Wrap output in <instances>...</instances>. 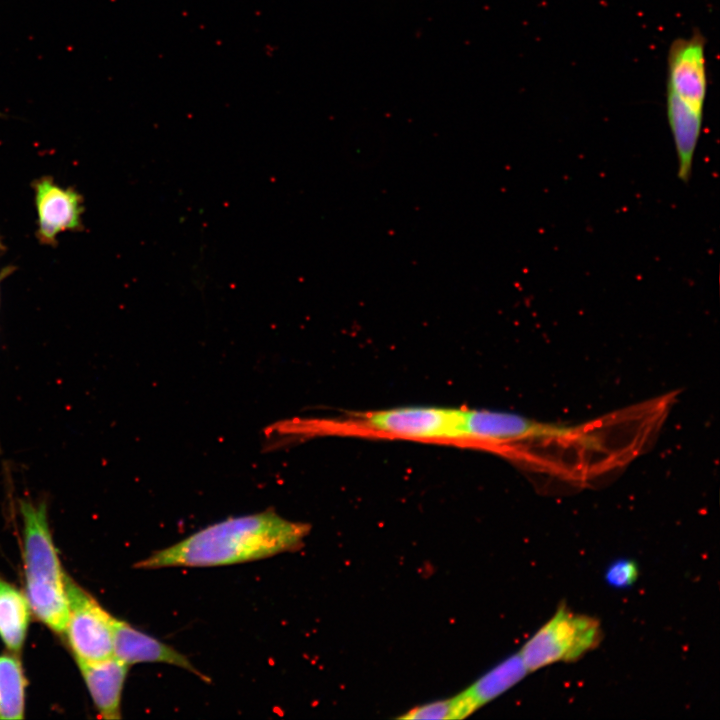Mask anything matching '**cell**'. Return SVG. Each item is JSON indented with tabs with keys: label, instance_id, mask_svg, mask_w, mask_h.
Segmentation results:
<instances>
[{
	"label": "cell",
	"instance_id": "obj_1",
	"mask_svg": "<svg viewBox=\"0 0 720 720\" xmlns=\"http://www.w3.org/2000/svg\"><path fill=\"white\" fill-rule=\"evenodd\" d=\"M308 523L283 518L272 509L230 517L138 561V569L212 567L268 558L299 550Z\"/></svg>",
	"mask_w": 720,
	"mask_h": 720
},
{
	"label": "cell",
	"instance_id": "obj_2",
	"mask_svg": "<svg viewBox=\"0 0 720 720\" xmlns=\"http://www.w3.org/2000/svg\"><path fill=\"white\" fill-rule=\"evenodd\" d=\"M26 599L33 614L52 631L64 633L69 605L66 579L54 546L44 503L20 502Z\"/></svg>",
	"mask_w": 720,
	"mask_h": 720
},
{
	"label": "cell",
	"instance_id": "obj_3",
	"mask_svg": "<svg viewBox=\"0 0 720 720\" xmlns=\"http://www.w3.org/2000/svg\"><path fill=\"white\" fill-rule=\"evenodd\" d=\"M602 640L600 622L559 607L519 651L529 673L558 662H573Z\"/></svg>",
	"mask_w": 720,
	"mask_h": 720
},
{
	"label": "cell",
	"instance_id": "obj_4",
	"mask_svg": "<svg viewBox=\"0 0 720 720\" xmlns=\"http://www.w3.org/2000/svg\"><path fill=\"white\" fill-rule=\"evenodd\" d=\"M462 422L463 408L407 406L359 413L350 425L391 438L464 443Z\"/></svg>",
	"mask_w": 720,
	"mask_h": 720
},
{
	"label": "cell",
	"instance_id": "obj_5",
	"mask_svg": "<svg viewBox=\"0 0 720 720\" xmlns=\"http://www.w3.org/2000/svg\"><path fill=\"white\" fill-rule=\"evenodd\" d=\"M66 593L69 614L64 634L77 663L112 657L115 617L68 577Z\"/></svg>",
	"mask_w": 720,
	"mask_h": 720
},
{
	"label": "cell",
	"instance_id": "obj_6",
	"mask_svg": "<svg viewBox=\"0 0 720 720\" xmlns=\"http://www.w3.org/2000/svg\"><path fill=\"white\" fill-rule=\"evenodd\" d=\"M667 56V91L703 111L707 91L703 34L697 30L689 37L675 39Z\"/></svg>",
	"mask_w": 720,
	"mask_h": 720
},
{
	"label": "cell",
	"instance_id": "obj_7",
	"mask_svg": "<svg viewBox=\"0 0 720 720\" xmlns=\"http://www.w3.org/2000/svg\"><path fill=\"white\" fill-rule=\"evenodd\" d=\"M33 188L41 243L55 245L60 233L82 229L83 199L77 191L47 176L35 181Z\"/></svg>",
	"mask_w": 720,
	"mask_h": 720
},
{
	"label": "cell",
	"instance_id": "obj_8",
	"mask_svg": "<svg viewBox=\"0 0 720 720\" xmlns=\"http://www.w3.org/2000/svg\"><path fill=\"white\" fill-rule=\"evenodd\" d=\"M113 656L128 666L142 662L173 665L209 681L184 654L117 618L113 628Z\"/></svg>",
	"mask_w": 720,
	"mask_h": 720
},
{
	"label": "cell",
	"instance_id": "obj_9",
	"mask_svg": "<svg viewBox=\"0 0 720 720\" xmlns=\"http://www.w3.org/2000/svg\"><path fill=\"white\" fill-rule=\"evenodd\" d=\"M99 715L106 720L121 718V697L128 665L114 656L78 664Z\"/></svg>",
	"mask_w": 720,
	"mask_h": 720
},
{
	"label": "cell",
	"instance_id": "obj_10",
	"mask_svg": "<svg viewBox=\"0 0 720 720\" xmlns=\"http://www.w3.org/2000/svg\"><path fill=\"white\" fill-rule=\"evenodd\" d=\"M666 111L678 157V176L687 182L701 133L703 111L692 108L669 91H666Z\"/></svg>",
	"mask_w": 720,
	"mask_h": 720
},
{
	"label": "cell",
	"instance_id": "obj_11",
	"mask_svg": "<svg viewBox=\"0 0 720 720\" xmlns=\"http://www.w3.org/2000/svg\"><path fill=\"white\" fill-rule=\"evenodd\" d=\"M529 673L521 655L509 656L461 692L472 712L520 682Z\"/></svg>",
	"mask_w": 720,
	"mask_h": 720
},
{
	"label": "cell",
	"instance_id": "obj_12",
	"mask_svg": "<svg viewBox=\"0 0 720 720\" xmlns=\"http://www.w3.org/2000/svg\"><path fill=\"white\" fill-rule=\"evenodd\" d=\"M29 618L26 596L0 577V638L14 654L23 647Z\"/></svg>",
	"mask_w": 720,
	"mask_h": 720
},
{
	"label": "cell",
	"instance_id": "obj_13",
	"mask_svg": "<svg viewBox=\"0 0 720 720\" xmlns=\"http://www.w3.org/2000/svg\"><path fill=\"white\" fill-rule=\"evenodd\" d=\"M26 678L16 655H0V719H22L25 710Z\"/></svg>",
	"mask_w": 720,
	"mask_h": 720
},
{
	"label": "cell",
	"instance_id": "obj_14",
	"mask_svg": "<svg viewBox=\"0 0 720 720\" xmlns=\"http://www.w3.org/2000/svg\"><path fill=\"white\" fill-rule=\"evenodd\" d=\"M639 576L636 563L630 559H619L611 563L605 572V580L609 586L617 589L631 587Z\"/></svg>",
	"mask_w": 720,
	"mask_h": 720
},
{
	"label": "cell",
	"instance_id": "obj_15",
	"mask_svg": "<svg viewBox=\"0 0 720 720\" xmlns=\"http://www.w3.org/2000/svg\"><path fill=\"white\" fill-rule=\"evenodd\" d=\"M400 719H456L455 704L453 698L439 700L424 705L416 706L407 711Z\"/></svg>",
	"mask_w": 720,
	"mask_h": 720
},
{
	"label": "cell",
	"instance_id": "obj_16",
	"mask_svg": "<svg viewBox=\"0 0 720 720\" xmlns=\"http://www.w3.org/2000/svg\"><path fill=\"white\" fill-rule=\"evenodd\" d=\"M2 249H3V245H2V242H1V240H0V251H1Z\"/></svg>",
	"mask_w": 720,
	"mask_h": 720
}]
</instances>
